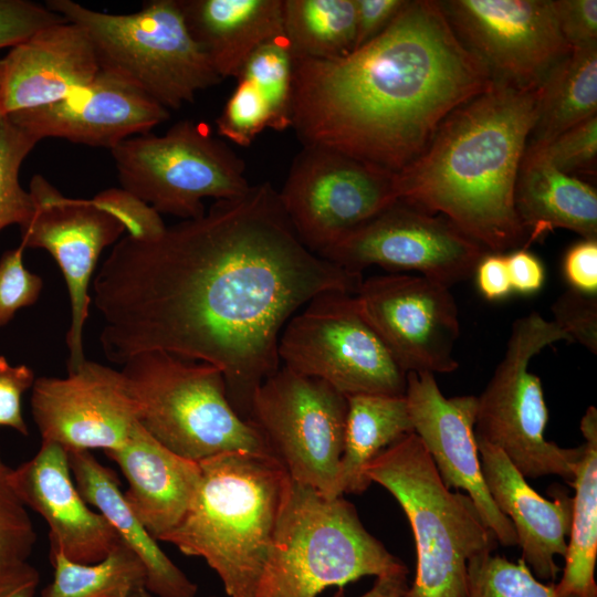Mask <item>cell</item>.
I'll return each instance as SVG.
<instances>
[{"mask_svg": "<svg viewBox=\"0 0 597 597\" xmlns=\"http://www.w3.org/2000/svg\"><path fill=\"white\" fill-rule=\"evenodd\" d=\"M362 273L308 250L270 182L156 238L117 241L93 279L109 362L164 350L219 368L227 397L249 421L253 397L281 366V333L325 292L355 295Z\"/></svg>", "mask_w": 597, "mask_h": 597, "instance_id": "1", "label": "cell"}, {"mask_svg": "<svg viewBox=\"0 0 597 597\" xmlns=\"http://www.w3.org/2000/svg\"><path fill=\"white\" fill-rule=\"evenodd\" d=\"M293 60L291 128L302 145L391 174L493 83L432 0L407 1L379 35L345 56Z\"/></svg>", "mask_w": 597, "mask_h": 597, "instance_id": "2", "label": "cell"}, {"mask_svg": "<svg viewBox=\"0 0 597 597\" xmlns=\"http://www.w3.org/2000/svg\"><path fill=\"white\" fill-rule=\"evenodd\" d=\"M537 102L538 88L492 83L454 109L394 175L398 200L446 217L490 253L526 249L514 192Z\"/></svg>", "mask_w": 597, "mask_h": 597, "instance_id": "3", "label": "cell"}, {"mask_svg": "<svg viewBox=\"0 0 597 597\" xmlns=\"http://www.w3.org/2000/svg\"><path fill=\"white\" fill-rule=\"evenodd\" d=\"M180 522L158 541L201 557L229 597H254L291 478L271 455L222 452L199 461Z\"/></svg>", "mask_w": 597, "mask_h": 597, "instance_id": "4", "label": "cell"}, {"mask_svg": "<svg viewBox=\"0 0 597 597\" xmlns=\"http://www.w3.org/2000/svg\"><path fill=\"white\" fill-rule=\"evenodd\" d=\"M364 473L391 493L411 526L417 570L402 597H468V562L494 552L498 542L470 496L444 485L415 432L383 450Z\"/></svg>", "mask_w": 597, "mask_h": 597, "instance_id": "5", "label": "cell"}, {"mask_svg": "<svg viewBox=\"0 0 597 597\" xmlns=\"http://www.w3.org/2000/svg\"><path fill=\"white\" fill-rule=\"evenodd\" d=\"M406 572L349 501L291 479L254 597H316L365 576Z\"/></svg>", "mask_w": 597, "mask_h": 597, "instance_id": "6", "label": "cell"}, {"mask_svg": "<svg viewBox=\"0 0 597 597\" xmlns=\"http://www.w3.org/2000/svg\"><path fill=\"white\" fill-rule=\"evenodd\" d=\"M121 371L138 423L174 453L197 462L229 451L269 454L255 427L232 408L216 366L147 350L129 357Z\"/></svg>", "mask_w": 597, "mask_h": 597, "instance_id": "7", "label": "cell"}, {"mask_svg": "<svg viewBox=\"0 0 597 597\" xmlns=\"http://www.w3.org/2000/svg\"><path fill=\"white\" fill-rule=\"evenodd\" d=\"M45 6L81 27L100 70L111 72L166 109L192 103L222 80L190 35L178 0H150L132 13H106L72 0Z\"/></svg>", "mask_w": 597, "mask_h": 597, "instance_id": "8", "label": "cell"}, {"mask_svg": "<svg viewBox=\"0 0 597 597\" xmlns=\"http://www.w3.org/2000/svg\"><path fill=\"white\" fill-rule=\"evenodd\" d=\"M570 337L536 312L515 320L502 360L476 397L475 440L501 450L525 479L558 475L569 485L582 455L544 438L548 410L541 379L528 370L544 347Z\"/></svg>", "mask_w": 597, "mask_h": 597, "instance_id": "9", "label": "cell"}, {"mask_svg": "<svg viewBox=\"0 0 597 597\" xmlns=\"http://www.w3.org/2000/svg\"><path fill=\"white\" fill-rule=\"evenodd\" d=\"M111 154L121 188L158 213L205 214L203 200L232 199L251 185L244 161L203 123L182 119L163 135L129 137Z\"/></svg>", "mask_w": 597, "mask_h": 597, "instance_id": "10", "label": "cell"}, {"mask_svg": "<svg viewBox=\"0 0 597 597\" xmlns=\"http://www.w3.org/2000/svg\"><path fill=\"white\" fill-rule=\"evenodd\" d=\"M277 352L284 366L322 379L346 397L406 394L407 373L353 294L325 292L312 298L284 326Z\"/></svg>", "mask_w": 597, "mask_h": 597, "instance_id": "11", "label": "cell"}, {"mask_svg": "<svg viewBox=\"0 0 597 597\" xmlns=\"http://www.w3.org/2000/svg\"><path fill=\"white\" fill-rule=\"evenodd\" d=\"M346 416L345 395L283 365L258 388L249 422L293 481L336 498Z\"/></svg>", "mask_w": 597, "mask_h": 597, "instance_id": "12", "label": "cell"}, {"mask_svg": "<svg viewBox=\"0 0 597 597\" xmlns=\"http://www.w3.org/2000/svg\"><path fill=\"white\" fill-rule=\"evenodd\" d=\"M394 175L332 149L303 146L279 197L302 243L320 255L398 200Z\"/></svg>", "mask_w": 597, "mask_h": 597, "instance_id": "13", "label": "cell"}, {"mask_svg": "<svg viewBox=\"0 0 597 597\" xmlns=\"http://www.w3.org/2000/svg\"><path fill=\"white\" fill-rule=\"evenodd\" d=\"M454 33L493 83L537 90L572 50L552 0L439 1Z\"/></svg>", "mask_w": 597, "mask_h": 597, "instance_id": "14", "label": "cell"}, {"mask_svg": "<svg viewBox=\"0 0 597 597\" xmlns=\"http://www.w3.org/2000/svg\"><path fill=\"white\" fill-rule=\"evenodd\" d=\"M485 252L446 217L397 200L320 256L356 273L371 265L417 271L450 287L468 279Z\"/></svg>", "mask_w": 597, "mask_h": 597, "instance_id": "15", "label": "cell"}, {"mask_svg": "<svg viewBox=\"0 0 597 597\" xmlns=\"http://www.w3.org/2000/svg\"><path fill=\"white\" fill-rule=\"evenodd\" d=\"M33 212L21 227L24 248L43 249L57 263L70 296L67 373L85 360L83 334L91 304L90 284L102 251L116 243L124 224L91 199L69 198L45 177L34 175L28 189Z\"/></svg>", "mask_w": 597, "mask_h": 597, "instance_id": "16", "label": "cell"}, {"mask_svg": "<svg viewBox=\"0 0 597 597\" xmlns=\"http://www.w3.org/2000/svg\"><path fill=\"white\" fill-rule=\"evenodd\" d=\"M360 312L406 371H454L459 313L449 286L422 275L394 273L363 280Z\"/></svg>", "mask_w": 597, "mask_h": 597, "instance_id": "17", "label": "cell"}, {"mask_svg": "<svg viewBox=\"0 0 597 597\" xmlns=\"http://www.w3.org/2000/svg\"><path fill=\"white\" fill-rule=\"evenodd\" d=\"M31 411L42 441L66 450L118 449L138 422L122 371L87 359L64 378H36Z\"/></svg>", "mask_w": 597, "mask_h": 597, "instance_id": "18", "label": "cell"}, {"mask_svg": "<svg viewBox=\"0 0 597 597\" xmlns=\"http://www.w3.org/2000/svg\"><path fill=\"white\" fill-rule=\"evenodd\" d=\"M405 397L413 432L420 438L444 485L467 492L501 545L517 546L513 524L499 511L483 480L473 431L476 397L447 398L433 374L415 371L407 373Z\"/></svg>", "mask_w": 597, "mask_h": 597, "instance_id": "19", "label": "cell"}, {"mask_svg": "<svg viewBox=\"0 0 597 597\" xmlns=\"http://www.w3.org/2000/svg\"><path fill=\"white\" fill-rule=\"evenodd\" d=\"M6 118L36 142L61 138L111 150L166 122L169 111L124 78L100 70L90 84L65 98Z\"/></svg>", "mask_w": 597, "mask_h": 597, "instance_id": "20", "label": "cell"}, {"mask_svg": "<svg viewBox=\"0 0 597 597\" xmlns=\"http://www.w3.org/2000/svg\"><path fill=\"white\" fill-rule=\"evenodd\" d=\"M10 480L25 507L48 524L50 553L93 564L119 543L115 528L88 506L75 486L69 451L63 446L42 441L31 459L11 469Z\"/></svg>", "mask_w": 597, "mask_h": 597, "instance_id": "21", "label": "cell"}, {"mask_svg": "<svg viewBox=\"0 0 597 597\" xmlns=\"http://www.w3.org/2000/svg\"><path fill=\"white\" fill-rule=\"evenodd\" d=\"M100 72L86 32L66 20L11 48L0 60V116L56 103Z\"/></svg>", "mask_w": 597, "mask_h": 597, "instance_id": "22", "label": "cell"}, {"mask_svg": "<svg viewBox=\"0 0 597 597\" xmlns=\"http://www.w3.org/2000/svg\"><path fill=\"white\" fill-rule=\"evenodd\" d=\"M483 480L491 499L513 524L522 557L536 578L554 583L559 567L555 556H565L573 496L555 488L553 500L532 489L498 448L475 440Z\"/></svg>", "mask_w": 597, "mask_h": 597, "instance_id": "23", "label": "cell"}, {"mask_svg": "<svg viewBox=\"0 0 597 597\" xmlns=\"http://www.w3.org/2000/svg\"><path fill=\"white\" fill-rule=\"evenodd\" d=\"M105 454L128 483L124 498L130 510L158 541L187 512L200 480L199 462L174 453L138 422L121 448Z\"/></svg>", "mask_w": 597, "mask_h": 597, "instance_id": "24", "label": "cell"}, {"mask_svg": "<svg viewBox=\"0 0 597 597\" xmlns=\"http://www.w3.org/2000/svg\"><path fill=\"white\" fill-rule=\"evenodd\" d=\"M187 29L221 80L238 77L263 43L284 35L283 0H178Z\"/></svg>", "mask_w": 597, "mask_h": 597, "instance_id": "25", "label": "cell"}, {"mask_svg": "<svg viewBox=\"0 0 597 597\" xmlns=\"http://www.w3.org/2000/svg\"><path fill=\"white\" fill-rule=\"evenodd\" d=\"M75 486L115 528L121 540L140 558L147 586L158 597H196L198 587L159 547L127 504L116 473L91 451L67 450Z\"/></svg>", "mask_w": 597, "mask_h": 597, "instance_id": "26", "label": "cell"}, {"mask_svg": "<svg viewBox=\"0 0 597 597\" xmlns=\"http://www.w3.org/2000/svg\"><path fill=\"white\" fill-rule=\"evenodd\" d=\"M514 205L527 245L554 229L597 240V192L578 177L556 169L526 147L515 184Z\"/></svg>", "mask_w": 597, "mask_h": 597, "instance_id": "27", "label": "cell"}, {"mask_svg": "<svg viewBox=\"0 0 597 597\" xmlns=\"http://www.w3.org/2000/svg\"><path fill=\"white\" fill-rule=\"evenodd\" d=\"M405 396L355 395L347 397L343 453L336 495L362 494L371 484L366 467L386 448L412 433Z\"/></svg>", "mask_w": 597, "mask_h": 597, "instance_id": "28", "label": "cell"}, {"mask_svg": "<svg viewBox=\"0 0 597 597\" xmlns=\"http://www.w3.org/2000/svg\"><path fill=\"white\" fill-rule=\"evenodd\" d=\"M585 442L574 469L575 489L565 566L556 591L562 597H597V409L589 406L580 420Z\"/></svg>", "mask_w": 597, "mask_h": 597, "instance_id": "29", "label": "cell"}, {"mask_svg": "<svg viewBox=\"0 0 597 597\" xmlns=\"http://www.w3.org/2000/svg\"><path fill=\"white\" fill-rule=\"evenodd\" d=\"M597 113V45L572 48L538 87L527 146L542 148Z\"/></svg>", "mask_w": 597, "mask_h": 597, "instance_id": "30", "label": "cell"}, {"mask_svg": "<svg viewBox=\"0 0 597 597\" xmlns=\"http://www.w3.org/2000/svg\"><path fill=\"white\" fill-rule=\"evenodd\" d=\"M53 580L41 597H154L140 558L122 540L100 562L81 564L50 553Z\"/></svg>", "mask_w": 597, "mask_h": 597, "instance_id": "31", "label": "cell"}, {"mask_svg": "<svg viewBox=\"0 0 597 597\" xmlns=\"http://www.w3.org/2000/svg\"><path fill=\"white\" fill-rule=\"evenodd\" d=\"M283 29L293 57L345 56L355 49V1L283 0Z\"/></svg>", "mask_w": 597, "mask_h": 597, "instance_id": "32", "label": "cell"}, {"mask_svg": "<svg viewBox=\"0 0 597 597\" xmlns=\"http://www.w3.org/2000/svg\"><path fill=\"white\" fill-rule=\"evenodd\" d=\"M294 60L283 36L261 44L247 60L239 76L252 83L269 103L273 129L291 127Z\"/></svg>", "mask_w": 597, "mask_h": 597, "instance_id": "33", "label": "cell"}, {"mask_svg": "<svg viewBox=\"0 0 597 597\" xmlns=\"http://www.w3.org/2000/svg\"><path fill=\"white\" fill-rule=\"evenodd\" d=\"M467 572L468 597H562L555 583L538 580L523 558L512 563L485 552L468 562Z\"/></svg>", "mask_w": 597, "mask_h": 597, "instance_id": "34", "label": "cell"}, {"mask_svg": "<svg viewBox=\"0 0 597 597\" xmlns=\"http://www.w3.org/2000/svg\"><path fill=\"white\" fill-rule=\"evenodd\" d=\"M36 143L8 118L0 119V231L23 226L33 212L31 196L21 187L19 174Z\"/></svg>", "mask_w": 597, "mask_h": 597, "instance_id": "35", "label": "cell"}, {"mask_svg": "<svg viewBox=\"0 0 597 597\" xmlns=\"http://www.w3.org/2000/svg\"><path fill=\"white\" fill-rule=\"evenodd\" d=\"M218 135L248 147L266 128L273 129L271 107L259 90L239 77L238 84L216 119Z\"/></svg>", "mask_w": 597, "mask_h": 597, "instance_id": "36", "label": "cell"}, {"mask_svg": "<svg viewBox=\"0 0 597 597\" xmlns=\"http://www.w3.org/2000/svg\"><path fill=\"white\" fill-rule=\"evenodd\" d=\"M10 474L11 468L0 465V572L28 562L36 542L33 523Z\"/></svg>", "mask_w": 597, "mask_h": 597, "instance_id": "37", "label": "cell"}, {"mask_svg": "<svg viewBox=\"0 0 597 597\" xmlns=\"http://www.w3.org/2000/svg\"><path fill=\"white\" fill-rule=\"evenodd\" d=\"M531 148L540 150L556 169L567 175H596L597 116L567 129L545 147Z\"/></svg>", "mask_w": 597, "mask_h": 597, "instance_id": "38", "label": "cell"}, {"mask_svg": "<svg viewBox=\"0 0 597 597\" xmlns=\"http://www.w3.org/2000/svg\"><path fill=\"white\" fill-rule=\"evenodd\" d=\"M24 249L20 243L0 258V327L19 310L33 305L42 292L41 276L24 266Z\"/></svg>", "mask_w": 597, "mask_h": 597, "instance_id": "39", "label": "cell"}, {"mask_svg": "<svg viewBox=\"0 0 597 597\" xmlns=\"http://www.w3.org/2000/svg\"><path fill=\"white\" fill-rule=\"evenodd\" d=\"M92 200L115 216L134 239H153L166 229L160 213L121 187L102 190Z\"/></svg>", "mask_w": 597, "mask_h": 597, "instance_id": "40", "label": "cell"}, {"mask_svg": "<svg viewBox=\"0 0 597 597\" xmlns=\"http://www.w3.org/2000/svg\"><path fill=\"white\" fill-rule=\"evenodd\" d=\"M554 323L572 339L597 353V295L573 287L562 293L552 305Z\"/></svg>", "mask_w": 597, "mask_h": 597, "instance_id": "41", "label": "cell"}, {"mask_svg": "<svg viewBox=\"0 0 597 597\" xmlns=\"http://www.w3.org/2000/svg\"><path fill=\"white\" fill-rule=\"evenodd\" d=\"M64 20L45 4L30 0H0V49H11L38 31Z\"/></svg>", "mask_w": 597, "mask_h": 597, "instance_id": "42", "label": "cell"}, {"mask_svg": "<svg viewBox=\"0 0 597 597\" xmlns=\"http://www.w3.org/2000/svg\"><path fill=\"white\" fill-rule=\"evenodd\" d=\"M34 373L25 365L12 366L0 356V427H9L28 436L22 415V396L34 384Z\"/></svg>", "mask_w": 597, "mask_h": 597, "instance_id": "43", "label": "cell"}, {"mask_svg": "<svg viewBox=\"0 0 597 597\" xmlns=\"http://www.w3.org/2000/svg\"><path fill=\"white\" fill-rule=\"evenodd\" d=\"M561 33L570 48L597 45V1L554 0Z\"/></svg>", "mask_w": 597, "mask_h": 597, "instance_id": "44", "label": "cell"}, {"mask_svg": "<svg viewBox=\"0 0 597 597\" xmlns=\"http://www.w3.org/2000/svg\"><path fill=\"white\" fill-rule=\"evenodd\" d=\"M356 10L355 49L379 35L398 15L406 0H354Z\"/></svg>", "mask_w": 597, "mask_h": 597, "instance_id": "45", "label": "cell"}, {"mask_svg": "<svg viewBox=\"0 0 597 597\" xmlns=\"http://www.w3.org/2000/svg\"><path fill=\"white\" fill-rule=\"evenodd\" d=\"M564 274L573 289L597 293V240H583L573 245L564 259Z\"/></svg>", "mask_w": 597, "mask_h": 597, "instance_id": "46", "label": "cell"}, {"mask_svg": "<svg viewBox=\"0 0 597 597\" xmlns=\"http://www.w3.org/2000/svg\"><path fill=\"white\" fill-rule=\"evenodd\" d=\"M507 272L512 291L530 294L538 291L544 282L542 262L525 248L506 255Z\"/></svg>", "mask_w": 597, "mask_h": 597, "instance_id": "47", "label": "cell"}, {"mask_svg": "<svg viewBox=\"0 0 597 597\" xmlns=\"http://www.w3.org/2000/svg\"><path fill=\"white\" fill-rule=\"evenodd\" d=\"M476 284L488 300H500L511 291L506 255L490 253L484 255L476 265Z\"/></svg>", "mask_w": 597, "mask_h": 597, "instance_id": "48", "label": "cell"}, {"mask_svg": "<svg viewBox=\"0 0 597 597\" xmlns=\"http://www.w3.org/2000/svg\"><path fill=\"white\" fill-rule=\"evenodd\" d=\"M40 574L28 562L0 572V597H35Z\"/></svg>", "mask_w": 597, "mask_h": 597, "instance_id": "49", "label": "cell"}, {"mask_svg": "<svg viewBox=\"0 0 597 597\" xmlns=\"http://www.w3.org/2000/svg\"><path fill=\"white\" fill-rule=\"evenodd\" d=\"M406 573L387 574L376 577L373 587L359 597H402L408 588ZM333 597H345L339 589Z\"/></svg>", "mask_w": 597, "mask_h": 597, "instance_id": "50", "label": "cell"}, {"mask_svg": "<svg viewBox=\"0 0 597 597\" xmlns=\"http://www.w3.org/2000/svg\"><path fill=\"white\" fill-rule=\"evenodd\" d=\"M4 464V462L2 461L1 457H0V465Z\"/></svg>", "mask_w": 597, "mask_h": 597, "instance_id": "51", "label": "cell"}, {"mask_svg": "<svg viewBox=\"0 0 597 597\" xmlns=\"http://www.w3.org/2000/svg\"><path fill=\"white\" fill-rule=\"evenodd\" d=\"M1 118H2V117L0 116V119H1Z\"/></svg>", "mask_w": 597, "mask_h": 597, "instance_id": "52", "label": "cell"}, {"mask_svg": "<svg viewBox=\"0 0 597 597\" xmlns=\"http://www.w3.org/2000/svg\"><path fill=\"white\" fill-rule=\"evenodd\" d=\"M212 597H216V596H212Z\"/></svg>", "mask_w": 597, "mask_h": 597, "instance_id": "53", "label": "cell"}]
</instances>
